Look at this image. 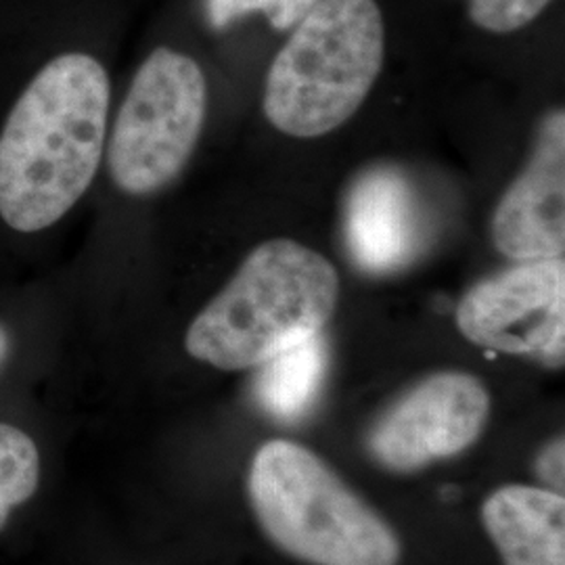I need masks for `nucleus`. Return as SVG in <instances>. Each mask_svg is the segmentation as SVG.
I'll return each mask as SVG.
<instances>
[{
  "label": "nucleus",
  "instance_id": "nucleus-1",
  "mask_svg": "<svg viewBox=\"0 0 565 565\" xmlns=\"http://www.w3.org/2000/svg\"><path fill=\"white\" fill-rule=\"evenodd\" d=\"M111 82L102 61L65 51L42 63L0 128V221L20 235L60 224L102 168Z\"/></svg>",
  "mask_w": 565,
  "mask_h": 565
},
{
  "label": "nucleus",
  "instance_id": "nucleus-2",
  "mask_svg": "<svg viewBox=\"0 0 565 565\" xmlns=\"http://www.w3.org/2000/svg\"><path fill=\"white\" fill-rule=\"evenodd\" d=\"M338 300V270L321 254L294 239L264 242L189 324L184 350L221 371L256 369L323 333Z\"/></svg>",
  "mask_w": 565,
  "mask_h": 565
},
{
  "label": "nucleus",
  "instance_id": "nucleus-3",
  "mask_svg": "<svg viewBox=\"0 0 565 565\" xmlns=\"http://www.w3.org/2000/svg\"><path fill=\"white\" fill-rule=\"evenodd\" d=\"M266 539L308 565H398L403 541L384 515L308 446L268 440L247 476Z\"/></svg>",
  "mask_w": 565,
  "mask_h": 565
},
{
  "label": "nucleus",
  "instance_id": "nucleus-4",
  "mask_svg": "<svg viewBox=\"0 0 565 565\" xmlns=\"http://www.w3.org/2000/svg\"><path fill=\"white\" fill-rule=\"evenodd\" d=\"M384 57L375 0H319L270 65L264 114L289 137H323L361 109Z\"/></svg>",
  "mask_w": 565,
  "mask_h": 565
},
{
  "label": "nucleus",
  "instance_id": "nucleus-5",
  "mask_svg": "<svg viewBox=\"0 0 565 565\" xmlns=\"http://www.w3.org/2000/svg\"><path fill=\"white\" fill-rule=\"evenodd\" d=\"M205 114L207 82L200 63L158 46L130 82L105 145L121 193L149 198L174 181L200 142Z\"/></svg>",
  "mask_w": 565,
  "mask_h": 565
},
{
  "label": "nucleus",
  "instance_id": "nucleus-6",
  "mask_svg": "<svg viewBox=\"0 0 565 565\" xmlns=\"http://www.w3.org/2000/svg\"><path fill=\"white\" fill-rule=\"evenodd\" d=\"M486 385L463 371L427 375L398 396L366 434L369 457L385 471L413 473L476 445L490 419Z\"/></svg>",
  "mask_w": 565,
  "mask_h": 565
},
{
  "label": "nucleus",
  "instance_id": "nucleus-7",
  "mask_svg": "<svg viewBox=\"0 0 565 565\" xmlns=\"http://www.w3.org/2000/svg\"><path fill=\"white\" fill-rule=\"evenodd\" d=\"M457 327L476 345L562 366L564 256L515 264L476 282L457 306Z\"/></svg>",
  "mask_w": 565,
  "mask_h": 565
},
{
  "label": "nucleus",
  "instance_id": "nucleus-8",
  "mask_svg": "<svg viewBox=\"0 0 565 565\" xmlns=\"http://www.w3.org/2000/svg\"><path fill=\"white\" fill-rule=\"evenodd\" d=\"M494 247L511 260L562 258L565 249V114L555 109L539 126L534 153L497 205Z\"/></svg>",
  "mask_w": 565,
  "mask_h": 565
},
{
  "label": "nucleus",
  "instance_id": "nucleus-9",
  "mask_svg": "<svg viewBox=\"0 0 565 565\" xmlns=\"http://www.w3.org/2000/svg\"><path fill=\"white\" fill-rule=\"evenodd\" d=\"M343 235L352 260L364 273H394L417 254L422 216L401 170L375 166L354 181L345 200Z\"/></svg>",
  "mask_w": 565,
  "mask_h": 565
},
{
  "label": "nucleus",
  "instance_id": "nucleus-10",
  "mask_svg": "<svg viewBox=\"0 0 565 565\" xmlns=\"http://www.w3.org/2000/svg\"><path fill=\"white\" fill-rule=\"evenodd\" d=\"M482 524L505 565H565L562 492L541 486H503L486 499Z\"/></svg>",
  "mask_w": 565,
  "mask_h": 565
},
{
  "label": "nucleus",
  "instance_id": "nucleus-11",
  "mask_svg": "<svg viewBox=\"0 0 565 565\" xmlns=\"http://www.w3.org/2000/svg\"><path fill=\"white\" fill-rule=\"evenodd\" d=\"M329 350L323 333L287 348L256 366V401L279 422H298L310 411L323 387Z\"/></svg>",
  "mask_w": 565,
  "mask_h": 565
},
{
  "label": "nucleus",
  "instance_id": "nucleus-12",
  "mask_svg": "<svg viewBox=\"0 0 565 565\" xmlns=\"http://www.w3.org/2000/svg\"><path fill=\"white\" fill-rule=\"evenodd\" d=\"M41 455L34 440L15 425L0 424V530L11 511L39 490Z\"/></svg>",
  "mask_w": 565,
  "mask_h": 565
},
{
  "label": "nucleus",
  "instance_id": "nucleus-13",
  "mask_svg": "<svg viewBox=\"0 0 565 565\" xmlns=\"http://www.w3.org/2000/svg\"><path fill=\"white\" fill-rule=\"evenodd\" d=\"M319 0H205V18L224 30L249 13H264L275 30H294Z\"/></svg>",
  "mask_w": 565,
  "mask_h": 565
},
{
  "label": "nucleus",
  "instance_id": "nucleus-14",
  "mask_svg": "<svg viewBox=\"0 0 565 565\" xmlns=\"http://www.w3.org/2000/svg\"><path fill=\"white\" fill-rule=\"evenodd\" d=\"M551 0H469V18L492 34H511L536 20Z\"/></svg>",
  "mask_w": 565,
  "mask_h": 565
},
{
  "label": "nucleus",
  "instance_id": "nucleus-15",
  "mask_svg": "<svg viewBox=\"0 0 565 565\" xmlns=\"http://www.w3.org/2000/svg\"><path fill=\"white\" fill-rule=\"evenodd\" d=\"M565 445L564 436L551 440L548 445L539 452L536 457V476L539 480L545 482L548 490H555V492H562L564 490V473H565Z\"/></svg>",
  "mask_w": 565,
  "mask_h": 565
},
{
  "label": "nucleus",
  "instance_id": "nucleus-16",
  "mask_svg": "<svg viewBox=\"0 0 565 565\" xmlns=\"http://www.w3.org/2000/svg\"><path fill=\"white\" fill-rule=\"evenodd\" d=\"M9 352H11V335H9L7 327L0 323V369H2V364L7 363Z\"/></svg>",
  "mask_w": 565,
  "mask_h": 565
}]
</instances>
